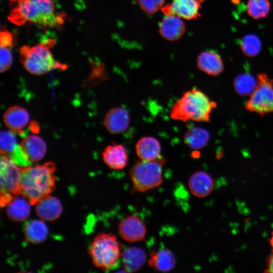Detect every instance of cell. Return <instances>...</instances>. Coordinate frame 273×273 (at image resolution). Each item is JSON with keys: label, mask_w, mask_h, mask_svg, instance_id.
Here are the masks:
<instances>
[{"label": "cell", "mask_w": 273, "mask_h": 273, "mask_svg": "<svg viewBox=\"0 0 273 273\" xmlns=\"http://www.w3.org/2000/svg\"><path fill=\"white\" fill-rule=\"evenodd\" d=\"M198 68L212 76L221 74L224 70L223 61L216 52L211 50L202 52L197 58Z\"/></svg>", "instance_id": "cell-15"}, {"label": "cell", "mask_w": 273, "mask_h": 273, "mask_svg": "<svg viewBox=\"0 0 273 273\" xmlns=\"http://www.w3.org/2000/svg\"><path fill=\"white\" fill-rule=\"evenodd\" d=\"M46 144L38 135L26 136L19 145L16 163L21 167L31 165L41 160L46 152Z\"/></svg>", "instance_id": "cell-9"}, {"label": "cell", "mask_w": 273, "mask_h": 273, "mask_svg": "<svg viewBox=\"0 0 273 273\" xmlns=\"http://www.w3.org/2000/svg\"><path fill=\"white\" fill-rule=\"evenodd\" d=\"M198 2H199L200 3H202L205 0H197Z\"/></svg>", "instance_id": "cell-34"}, {"label": "cell", "mask_w": 273, "mask_h": 273, "mask_svg": "<svg viewBox=\"0 0 273 273\" xmlns=\"http://www.w3.org/2000/svg\"><path fill=\"white\" fill-rule=\"evenodd\" d=\"M3 120L5 124L11 130L20 132L28 124L29 115L25 108L16 105L6 111Z\"/></svg>", "instance_id": "cell-18"}, {"label": "cell", "mask_w": 273, "mask_h": 273, "mask_svg": "<svg viewBox=\"0 0 273 273\" xmlns=\"http://www.w3.org/2000/svg\"><path fill=\"white\" fill-rule=\"evenodd\" d=\"M260 38L254 34L245 35L240 41V47L243 54L249 57L257 56L262 49Z\"/></svg>", "instance_id": "cell-25"}, {"label": "cell", "mask_w": 273, "mask_h": 273, "mask_svg": "<svg viewBox=\"0 0 273 273\" xmlns=\"http://www.w3.org/2000/svg\"><path fill=\"white\" fill-rule=\"evenodd\" d=\"M166 159L160 156L151 160L139 159L129 170L133 189L144 192L159 187L162 183L163 168Z\"/></svg>", "instance_id": "cell-6"}, {"label": "cell", "mask_w": 273, "mask_h": 273, "mask_svg": "<svg viewBox=\"0 0 273 273\" xmlns=\"http://www.w3.org/2000/svg\"><path fill=\"white\" fill-rule=\"evenodd\" d=\"M30 203L21 194L15 196L6 206L8 216L12 220L22 221L26 220L30 212Z\"/></svg>", "instance_id": "cell-22"}, {"label": "cell", "mask_w": 273, "mask_h": 273, "mask_svg": "<svg viewBox=\"0 0 273 273\" xmlns=\"http://www.w3.org/2000/svg\"><path fill=\"white\" fill-rule=\"evenodd\" d=\"M188 186L193 195L203 198L209 195L213 190L214 181L208 173L200 171L194 173L191 176Z\"/></svg>", "instance_id": "cell-17"}, {"label": "cell", "mask_w": 273, "mask_h": 273, "mask_svg": "<svg viewBox=\"0 0 273 273\" xmlns=\"http://www.w3.org/2000/svg\"><path fill=\"white\" fill-rule=\"evenodd\" d=\"M122 251V245L116 236L102 233L94 238L89 249V254L95 266L107 271L117 266Z\"/></svg>", "instance_id": "cell-5"}, {"label": "cell", "mask_w": 273, "mask_h": 273, "mask_svg": "<svg viewBox=\"0 0 273 273\" xmlns=\"http://www.w3.org/2000/svg\"><path fill=\"white\" fill-rule=\"evenodd\" d=\"M130 122V115L125 108L116 107L106 114L104 123L106 129L112 134H119L125 131Z\"/></svg>", "instance_id": "cell-12"}, {"label": "cell", "mask_w": 273, "mask_h": 273, "mask_svg": "<svg viewBox=\"0 0 273 273\" xmlns=\"http://www.w3.org/2000/svg\"><path fill=\"white\" fill-rule=\"evenodd\" d=\"M165 0H139V4L144 12L148 14H154L161 9Z\"/></svg>", "instance_id": "cell-29"}, {"label": "cell", "mask_w": 273, "mask_h": 273, "mask_svg": "<svg viewBox=\"0 0 273 273\" xmlns=\"http://www.w3.org/2000/svg\"><path fill=\"white\" fill-rule=\"evenodd\" d=\"M1 47V72H3L9 69L12 63V47Z\"/></svg>", "instance_id": "cell-30"}, {"label": "cell", "mask_w": 273, "mask_h": 273, "mask_svg": "<svg viewBox=\"0 0 273 273\" xmlns=\"http://www.w3.org/2000/svg\"><path fill=\"white\" fill-rule=\"evenodd\" d=\"M13 35L8 30L1 31L0 35V46L12 47Z\"/></svg>", "instance_id": "cell-31"}, {"label": "cell", "mask_w": 273, "mask_h": 273, "mask_svg": "<svg viewBox=\"0 0 273 273\" xmlns=\"http://www.w3.org/2000/svg\"><path fill=\"white\" fill-rule=\"evenodd\" d=\"M48 234L47 226L42 219L31 220L25 225V238L31 243L38 244L43 242L47 238Z\"/></svg>", "instance_id": "cell-24"}, {"label": "cell", "mask_w": 273, "mask_h": 273, "mask_svg": "<svg viewBox=\"0 0 273 273\" xmlns=\"http://www.w3.org/2000/svg\"><path fill=\"white\" fill-rule=\"evenodd\" d=\"M148 264L156 270L167 272L175 267L176 258L173 252L168 249L153 251L151 253Z\"/></svg>", "instance_id": "cell-19"}, {"label": "cell", "mask_w": 273, "mask_h": 273, "mask_svg": "<svg viewBox=\"0 0 273 273\" xmlns=\"http://www.w3.org/2000/svg\"><path fill=\"white\" fill-rule=\"evenodd\" d=\"M269 244L271 246L272 253L273 254V231L271 233V237L269 240Z\"/></svg>", "instance_id": "cell-33"}, {"label": "cell", "mask_w": 273, "mask_h": 273, "mask_svg": "<svg viewBox=\"0 0 273 273\" xmlns=\"http://www.w3.org/2000/svg\"><path fill=\"white\" fill-rule=\"evenodd\" d=\"M217 103L211 100L203 91L193 88L184 92L172 105L170 117L181 121L209 122Z\"/></svg>", "instance_id": "cell-3"}, {"label": "cell", "mask_w": 273, "mask_h": 273, "mask_svg": "<svg viewBox=\"0 0 273 273\" xmlns=\"http://www.w3.org/2000/svg\"><path fill=\"white\" fill-rule=\"evenodd\" d=\"M121 259L124 270L132 272L139 270L145 263L147 257L141 248L131 247L122 251Z\"/></svg>", "instance_id": "cell-21"}, {"label": "cell", "mask_w": 273, "mask_h": 273, "mask_svg": "<svg viewBox=\"0 0 273 273\" xmlns=\"http://www.w3.org/2000/svg\"><path fill=\"white\" fill-rule=\"evenodd\" d=\"M7 155L1 154V205L6 206L20 194L21 167Z\"/></svg>", "instance_id": "cell-7"}, {"label": "cell", "mask_w": 273, "mask_h": 273, "mask_svg": "<svg viewBox=\"0 0 273 273\" xmlns=\"http://www.w3.org/2000/svg\"><path fill=\"white\" fill-rule=\"evenodd\" d=\"M0 139L1 154L11 157L18 146L14 131H2Z\"/></svg>", "instance_id": "cell-28"}, {"label": "cell", "mask_w": 273, "mask_h": 273, "mask_svg": "<svg viewBox=\"0 0 273 273\" xmlns=\"http://www.w3.org/2000/svg\"><path fill=\"white\" fill-rule=\"evenodd\" d=\"M56 165L53 162L42 165L21 167L20 194L31 205L48 196L55 188Z\"/></svg>", "instance_id": "cell-2"}, {"label": "cell", "mask_w": 273, "mask_h": 273, "mask_svg": "<svg viewBox=\"0 0 273 273\" xmlns=\"http://www.w3.org/2000/svg\"><path fill=\"white\" fill-rule=\"evenodd\" d=\"M265 271L273 273V254L270 255L267 258V268Z\"/></svg>", "instance_id": "cell-32"}, {"label": "cell", "mask_w": 273, "mask_h": 273, "mask_svg": "<svg viewBox=\"0 0 273 273\" xmlns=\"http://www.w3.org/2000/svg\"><path fill=\"white\" fill-rule=\"evenodd\" d=\"M234 85L235 90L240 95H250L256 86L257 80L250 74H242L235 78Z\"/></svg>", "instance_id": "cell-27"}, {"label": "cell", "mask_w": 273, "mask_h": 273, "mask_svg": "<svg viewBox=\"0 0 273 273\" xmlns=\"http://www.w3.org/2000/svg\"><path fill=\"white\" fill-rule=\"evenodd\" d=\"M159 30L163 38L174 41L183 36L186 27L182 18L174 15H165L159 24Z\"/></svg>", "instance_id": "cell-14"}, {"label": "cell", "mask_w": 273, "mask_h": 273, "mask_svg": "<svg viewBox=\"0 0 273 273\" xmlns=\"http://www.w3.org/2000/svg\"><path fill=\"white\" fill-rule=\"evenodd\" d=\"M118 229L122 238L129 243L143 241L146 235L145 223L136 215L125 217L119 223Z\"/></svg>", "instance_id": "cell-11"}, {"label": "cell", "mask_w": 273, "mask_h": 273, "mask_svg": "<svg viewBox=\"0 0 273 273\" xmlns=\"http://www.w3.org/2000/svg\"><path fill=\"white\" fill-rule=\"evenodd\" d=\"M9 7L8 19L18 26L30 22L58 28L64 23L65 15L56 11L54 0H10Z\"/></svg>", "instance_id": "cell-1"}, {"label": "cell", "mask_w": 273, "mask_h": 273, "mask_svg": "<svg viewBox=\"0 0 273 273\" xmlns=\"http://www.w3.org/2000/svg\"><path fill=\"white\" fill-rule=\"evenodd\" d=\"M62 211L60 201L50 195L42 198L35 204L36 213L43 220H54L59 217Z\"/></svg>", "instance_id": "cell-16"}, {"label": "cell", "mask_w": 273, "mask_h": 273, "mask_svg": "<svg viewBox=\"0 0 273 273\" xmlns=\"http://www.w3.org/2000/svg\"><path fill=\"white\" fill-rule=\"evenodd\" d=\"M55 44L52 38L37 44L23 46L20 49V60L25 69L34 75H43L55 69H65L67 66L54 58L51 49Z\"/></svg>", "instance_id": "cell-4"}, {"label": "cell", "mask_w": 273, "mask_h": 273, "mask_svg": "<svg viewBox=\"0 0 273 273\" xmlns=\"http://www.w3.org/2000/svg\"><path fill=\"white\" fill-rule=\"evenodd\" d=\"M270 9L269 0H248L246 6L248 15L254 19L265 17Z\"/></svg>", "instance_id": "cell-26"}, {"label": "cell", "mask_w": 273, "mask_h": 273, "mask_svg": "<svg viewBox=\"0 0 273 273\" xmlns=\"http://www.w3.org/2000/svg\"><path fill=\"white\" fill-rule=\"evenodd\" d=\"M161 147L159 141L153 136H144L135 145V152L139 159H155L160 156Z\"/></svg>", "instance_id": "cell-20"}, {"label": "cell", "mask_w": 273, "mask_h": 273, "mask_svg": "<svg viewBox=\"0 0 273 273\" xmlns=\"http://www.w3.org/2000/svg\"><path fill=\"white\" fill-rule=\"evenodd\" d=\"M210 138L209 132L203 128L198 126L191 127L184 135V142L190 148L199 150L208 143Z\"/></svg>", "instance_id": "cell-23"}, {"label": "cell", "mask_w": 273, "mask_h": 273, "mask_svg": "<svg viewBox=\"0 0 273 273\" xmlns=\"http://www.w3.org/2000/svg\"><path fill=\"white\" fill-rule=\"evenodd\" d=\"M105 163L111 169L121 170L128 163V155L125 147L122 144L113 143L106 147L102 153Z\"/></svg>", "instance_id": "cell-13"}, {"label": "cell", "mask_w": 273, "mask_h": 273, "mask_svg": "<svg viewBox=\"0 0 273 273\" xmlns=\"http://www.w3.org/2000/svg\"><path fill=\"white\" fill-rule=\"evenodd\" d=\"M201 3L197 0H172L164 5L161 11L165 15H174L182 19L191 20L200 16Z\"/></svg>", "instance_id": "cell-10"}, {"label": "cell", "mask_w": 273, "mask_h": 273, "mask_svg": "<svg viewBox=\"0 0 273 273\" xmlns=\"http://www.w3.org/2000/svg\"><path fill=\"white\" fill-rule=\"evenodd\" d=\"M257 85L245 104L250 112L264 116L273 112V79L267 74L257 75Z\"/></svg>", "instance_id": "cell-8"}]
</instances>
